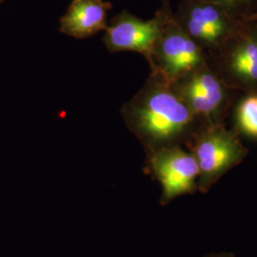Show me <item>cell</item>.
Returning a JSON list of instances; mask_svg holds the SVG:
<instances>
[{
    "instance_id": "30bf717a",
    "label": "cell",
    "mask_w": 257,
    "mask_h": 257,
    "mask_svg": "<svg viewBox=\"0 0 257 257\" xmlns=\"http://www.w3.org/2000/svg\"><path fill=\"white\" fill-rule=\"evenodd\" d=\"M233 128L239 135L257 138V92L244 93L237 102Z\"/></svg>"
},
{
    "instance_id": "7c38bea8",
    "label": "cell",
    "mask_w": 257,
    "mask_h": 257,
    "mask_svg": "<svg viewBox=\"0 0 257 257\" xmlns=\"http://www.w3.org/2000/svg\"><path fill=\"white\" fill-rule=\"evenodd\" d=\"M202 257H235L234 253L232 251H228V250H222V251H215V252H211Z\"/></svg>"
},
{
    "instance_id": "ba28073f",
    "label": "cell",
    "mask_w": 257,
    "mask_h": 257,
    "mask_svg": "<svg viewBox=\"0 0 257 257\" xmlns=\"http://www.w3.org/2000/svg\"><path fill=\"white\" fill-rule=\"evenodd\" d=\"M163 21L162 5L156 11L155 17L149 20L140 19L128 11H122L108 23L102 39L110 53L136 52L143 55L151 66Z\"/></svg>"
},
{
    "instance_id": "7a4b0ae2",
    "label": "cell",
    "mask_w": 257,
    "mask_h": 257,
    "mask_svg": "<svg viewBox=\"0 0 257 257\" xmlns=\"http://www.w3.org/2000/svg\"><path fill=\"white\" fill-rule=\"evenodd\" d=\"M234 128L225 124L203 125L185 145L193 155L198 169V192L207 193L213 185L244 161L248 155Z\"/></svg>"
},
{
    "instance_id": "3957f363",
    "label": "cell",
    "mask_w": 257,
    "mask_h": 257,
    "mask_svg": "<svg viewBox=\"0 0 257 257\" xmlns=\"http://www.w3.org/2000/svg\"><path fill=\"white\" fill-rule=\"evenodd\" d=\"M208 63L230 89L257 92V20L244 21L217 50L208 55Z\"/></svg>"
},
{
    "instance_id": "277c9868",
    "label": "cell",
    "mask_w": 257,
    "mask_h": 257,
    "mask_svg": "<svg viewBox=\"0 0 257 257\" xmlns=\"http://www.w3.org/2000/svg\"><path fill=\"white\" fill-rule=\"evenodd\" d=\"M171 84L188 108L205 125L225 124L238 92L222 81L208 61Z\"/></svg>"
},
{
    "instance_id": "5bb4252c",
    "label": "cell",
    "mask_w": 257,
    "mask_h": 257,
    "mask_svg": "<svg viewBox=\"0 0 257 257\" xmlns=\"http://www.w3.org/2000/svg\"><path fill=\"white\" fill-rule=\"evenodd\" d=\"M1 1H2V0H0V2H1Z\"/></svg>"
},
{
    "instance_id": "9c48e42d",
    "label": "cell",
    "mask_w": 257,
    "mask_h": 257,
    "mask_svg": "<svg viewBox=\"0 0 257 257\" xmlns=\"http://www.w3.org/2000/svg\"><path fill=\"white\" fill-rule=\"evenodd\" d=\"M111 4L104 0H73L59 20V31L82 39L105 31Z\"/></svg>"
},
{
    "instance_id": "8992f818",
    "label": "cell",
    "mask_w": 257,
    "mask_h": 257,
    "mask_svg": "<svg viewBox=\"0 0 257 257\" xmlns=\"http://www.w3.org/2000/svg\"><path fill=\"white\" fill-rule=\"evenodd\" d=\"M175 19L207 55L230 38L244 21L208 0H182Z\"/></svg>"
},
{
    "instance_id": "8fae6325",
    "label": "cell",
    "mask_w": 257,
    "mask_h": 257,
    "mask_svg": "<svg viewBox=\"0 0 257 257\" xmlns=\"http://www.w3.org/2000/svg\"><path fill=\"white\" fill-rule=\"evenodd\" d=\"M219 5L235 19L247 21L255 19L257 0H208Z\"/></svg>"
},
{
    "instance_id": "6da1fadb",
    "label": "cell",
    "mask_w": 257,
    "mask_h": 257,
    "mask_svg": "<svg viewBox=\"0 0 257 257\" xmlns=\"http://www.w3.org/2000/svg\"><path fill=\"white\" fill-rule=\"evenodd\" d=\"M128 130L146 155L163 148L185 146L203 125L175 92L171 82L151 71L140 91L121 110Z\"/></svg>"
},
{
    "instance_id": "52a82bcc",
    "label": "cell",
    "mask_w": 257,
    "mask_h": 257,
    "mask_svg": "<svg viewBox=\"0 0 257 257\" xmlns=\"http://www.w3.org/2000/svg\"><path fill=\"white\" fill-rule=\"evenodd\" d=\"M146 156L148 171L162 189L161 205L167 206L179 196L198 192L199 169L189 151L182 146H173Z\"/></svg>"
},
{
    "instance_id": "4fadbf2b",
    "label": "cell",
    "mask_w": 257,
    "mask_h": 257,
    "mask_svg": "<svg viewBox=\"0 0 257 257\" xmlns=\"http://www.w3.org/2000/svg\"><path fill=\"white\" fill-rule=\"evenodd\" d=\"M256 19V20H257V13H256V17H255V19Z\"/></svg>"
},
{
    "instance_id": "5b68a950",
    "label": "cell",
    "mask_w": 257,
    "mask_h": 257,
    "mask_svg": "<svg viewBox=\"0 0 257 257\" xmlns=\"http://www.w3.org/2000/svg\"><path fill=\"white\" fill-rule=\"evenodd\" d=\"M164 21L156 42L151 71L174 83L204 64L208 55L178 24L169 0H162Z\"/></svg>"
}]
</instances>
